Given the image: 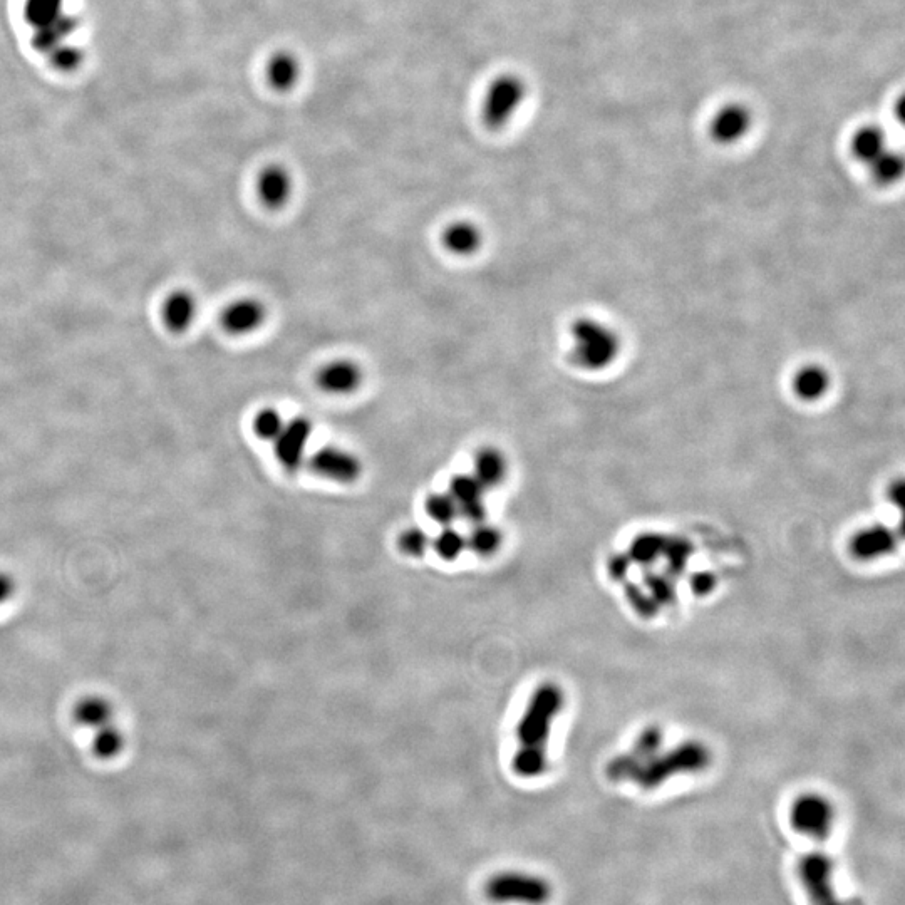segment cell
<instances>
[{
    "label": "cell",
    "mask_w": 905,
    "mask_h": 905,
    "mask_svg": "<svg viewBox=\"0 0 905 905\" xmlns=\"http://www.w3.org/2000/svg\"><path fill=\"white\" fill-rule=\"evenodd\" d=\"M564 706V689L559 684L542 683L533 691L517 726L518 748L512 766L518 776L533 780L549 768L550 735Z\"/></svg>",
    "instance_id": "1"
},
{
    "label": "cell",
    "mask_w": 905,
    "mask_h": 905,
    "mask_svg": "<svg viewBox=\"0 0 905 905\" xmlns=\"http://www.w3.org/2000/svg\"><path fill=\"white\" fill-rule=\"evenodd\" d=\"M713 755L701 741H684L668 750H657L637 766L631 780L642 790H656L674 776L701 773L711 765Z\"/></svg>",
    "instance_id": "2"
},
{
    "label": "cell",
    "mask_w": 905,
    "mask_h": 905,
    "mask_svg": "<svg viewBox=\"0 0 905 905\" xmlns=\"http://www.w3.org/2000/svg\"><path fill=\"white\" fill-rule=\"evenodd\" d=\"M570 359L587 373L611 368L622 352V337L607 322L595 317H579L570 326Z\"/></svg>",
    "instance_id": "3"
},
{
    "label": "cell",
    "mask_w": 905,
    "mask_h": 905,
    "mask_svg": "<svg viewBox=\"0 0 905 905\" xmlns=\"http://www.w3.org/2000/svg\"><path fill=\"white\" fill-rule=\"evenodd\" d=\"M552 892L549 880L513 870L495 875L485 885V895L495 904L545 905Z\"/></svg>",
    "instance_id": "4"
},
{
    "label": "cell",
    "mask_w": 905,
    "mask_h": 905,
    "mask_svg": "<svg viewBox=\"0 0 905 905\" xmlns=\"http://www.w3.org/2000/svg\"><path fill=\"white\" fill-rule=\"evenodd\" d=\"M527 98V86L513 74H502L488 84L487 93L481 103V114L488 128L498 130L510 123Z\"/></svg>",
    "instance_id": "5"
},
{
    "label": "cell",
    "mask_w": 905,
    "mask_h": 905,
    "mask_svg": "<svg viewBox=\"0 0 905 905\" xmlns=\"http://www.w3.org/2000/svg\"><path fill=\"white\" fill-rule=\"evenodd\" d=\"M837 810L832 800L822 793H803L790 807V825L797 833L813 840H827L832 835Z\"/></svg>",
    "instance_id": "6"
},
{
    "label": "cell",
    "mask_w": 905,
    "mask_h": 905,
    "mask_svg": "<svg viewBox=\"0 0 905 905\" xmlns=\"http://www.w3.org/2000/svg\"><path fill=\"white\" fill-rule=\"evenodd\" d=\"M798 877L812 905H843L833 887V862L822 852L803 855Z\"/></svg>",
    "instance_id": "7"
},
{
    "label": "cell",
    "mask_w": 905,
    "mask_h": 905,
    "mask_svg": "<svg viewBox=\"0 0 905 905\" xmlns=\"http://www.w3.org/2000/svg\"><path fill=\"white\" fill-rule=\"evenodd\" d=\"M900 533L884 523L860 528L850 537L849 554L857 562H874L894 554L899 547Z\"/></svg>",
    "instance_id": "8"
},
{
    "label": "cell",
    "mask_w": 905,
    "mask_h": 905,
    "mask_svg": "<svg viewBox=\"0 0 905 905\" xmlns=\"http://www.w3.org/2000/svg\"><path fill=\"white\" fill-rule=\"evenodd\" d=\"M311 435L312 423L304 416L285 421L284 430L274 441L275 456L285 470H299Z\"/></svg>",
    "instance_id": "9"
},
{
    "label": "cell",
    "mask_w": 905,
    "mask_h": 905,
    "mask_svg": "<svg viewBox=\"0 0 905 905\" xmlns=\"http://www.w3.org/2000/svg\"><path fill=\"white\" fill-rule=\"evenodd\" d=\"M309 466L316 475L339 483H352L362 473L361 460L337 446H324L316 451L309 460Z\"/></svg>",
    "instance_id": "10"
},
{
    "label": "cell",
    "mask_w": 905,
    "mask_h": 905,
    "mask_svg": "<svg viewBox=\"0 0 905 905\" xmlns=\"http://www.w3.org/2000/svg\"><path fill=\"white\" fill-rule=\"evenodd\" d=\"M450 493L460 515L473 523H481L487 517L485 488L473 475H456L450 483Z\"/></svg>",
    "instance_id": "11"
},
{
    "label": "cell",
    "mask_w": 905,
    "mask_h": 905,
    "mask_svg": "<svg viewBox=\"0 0 905 905\" xmlns=\"http://www.w3.org/2000/svg\"><path fill=\"white\" fill-rule=\"evenodd\" d=\"M790 386L798 401L815 404L830 393L832 374L822 364L810 362L795 371Z\"/></svg>",
    "instance_id": "12"
},
{
    "label": "cell",
    "mask_w": 905,
    "mask_h": 905,
    "mask_svg": "<svg viewBox=\"0 0 905 905\" xmlns=\"http://www.w3.org/2000/svg\"><path fill=\"white\" fill-rule=\"evenodd\" d=\"M750 128V111L740 104H730L716 113L709 126V133L719 145H735L745 138Z\"/></svg>",
    "instance_id": "13"
},
{
    "label": "cell",
    "mask_w": 905,
    "mask_h": 905,
    "mask_svg": "<svg viewBox=\"0 0 905 905\" xmlns=\"http://www.w3.org/2000/svg\"><path fill=\"white\" fill-rule=\"evenodd\" d=\"M265 319L264 304L257 299L233 300L222 312V326L225 331L235 336H244L254 332Z\"/></svg>",
    "instance_id": "14"
},
{
    "label": "cell",
    "mask_w": 905,
    "mask_h": 905,
    "mask_svg": "<svg viewBox=\"0 0 905 905\" xmlns=\"http://www.w3.org/2000/svg\"><path fill=\"white\" fill-rule=\"evenodd\" d=\"M362 381L361 368L352 361H332L317 373V386L331 394L356 391Z\"/></svg>",
    "instance_id": "15"
},
{
    "label": "cell",
    "mask_w": 905,
    "mask_h": 905,
    "mask_svg": "<svg viewBox=\"0 0 905 905\" xmlns=\"http://www.w3.org/2000/svg\"><path fill=\"white\" fill-rule=\"evenodd\" d=\"M257 193L265 207L277 210L284 207L292 193V178L284 166L270 165L260 171Z\"/></svg>",
    "instance_id": "16"
},
{
    "label": "cell",
    "mask_w": 905,
    "mask_h": 905,
    "mask_svg": "<svg viewBox=\"0 0 905 905\" xmlns=\"http://www.w3.org/2000/svg\"><path fill=\"white\" fill-rule=\"evenodd\" d=\"M161 314L171 331H187L197 317V300L185 290H176L166 297Z\"/></svg>",
    "instance_id": "17"
},
{
    "label": "cell",
    "mask_w": 905,
    "mask_h": 905,
    "mask_svg": "<svg viewBox=\"0 0 905 905\" xmlns=\"http://www.w3.org/2000/svg\"><path fill=\"white\" fill-rule=\"evenodd\" d=\"M508 463L502 451L497 448H483L475 456L473 476L480 481L483 488H497L507 478Z\"/></svg>",
    "instance_id": "18"
},
{
    "label": "cell",
    "mask_w": 905,
    "mask_h": 905,
    "mask_svg": "<svg viewBox=\"0 0 905 905\" xmlns=\"http://www.w3.org/2000/svg\"><path fill=\"white\" fill-rule=\"evenodd\" d=\"M302 68L292 52H275L267 64V79L277 91H290L299 83Z\"/></svg>",
    "instance_id": "19"
},
{
    "label": "cell",
    "mask_w": 905,
    "mask_h": 905,
    "mask_svg": "<svg viewBox=\"0 0 905 905\" xmlns=\"http://www.w3.org/2000/svg\"><path fill=\"white\" fill-rule=\"evenodd\" d=\"M852 153L857 160L862 161L865 165H870L872 161L877 160L889 146H887V136L885 131L879 126H864L855 133L852 138Z\"/></svg>",
    "instance_id": "20"
},
{
    "label": "cell",
    "mask_w": 905,
    "mask_h": 905,
    "mask_svg": "<svg viewBox=\"0 0 905 905\" xmlns=\"http://www.w3.org/2000/svg\"><path fill=\"white\" fill-rule=\"evenodd\" d=\"M443 245L456 255H470L480 249L481 232L470 222H455L446 227Z\"/></svg>",
    "instance_id": "21"
},
{
    "label": "cell",
    "mask_w": 905,
    "mask_h": 905,
    "mask_svg": "<svg viewBox=\"0 0 905 905\" xmlns=\"http://www.w3.org/2000/svg\"><path fill=\"white\" fill-rule=\"evenodd\" d=\"M74 719L84 728L96 731L111 723L113 706L103 696H88L76 704Z\"/></svg>",
    "instance_id": "22"
},
{
    "label": "cell",
    "mask_w": 905,
    "mask_h": 905,
    "mask_svg": "<svg viewBox=\"0 0 905 905\" xmlns=\"http://www.w3.org/2000/svg\"><path fill=\"white\" fill-rule=\"evenodd\" d=\"M68 12L64 11V0H26L24 17L32 31H39L61 21Z\"/></svg>",
    "instance_id": "23"
},
{
    "label": "cell",
    "mask_w": 905,
    "mask_h": 905,
    "mask_svg": "<svg viewBox=\"0 0 905 905\" xmlns=\"http://www.w3.org/2000/svg\"><path fill=\"white\" fill-rule=\"evenodd\" d=\"M74 31H76V21H74L73 17L66 14L56 24L34 31V34H32V46L36 47V51L49 56L54 49L66 44L68 37Z\"/></svg>",
    "instance_id": "24"
},
{
    "label": "cell",
    "mask_w": 905,
    "mask_h": 905,
    "mask_svg": "<svg viewBox=\"0 0 905 905\" xmlns=\"http://www.w3.org/2000/svg\"><path fill=\"white\" fill-rule=\"evenodd\" d=\"M870 173L880 187H890L904 175V158L899 151L887 150L870 163Z\"/></svg>",
    "instance_id": "25"
},
{
    "label": "cell",
    "mask_w": 905,
    "mask_h": 905,
    "mask_svg": "<svg viewBox=\"0 0 905 905\" xmlns=\"http://www.w3.org/2000/svg\"><path fill=\"white\" fill-rule=\"evenodd\" d=\"M503 535L497 527L488 525V523H476L470 537L466 538V545L470 547L476 555L481 557H492L497 554L502 547Z\"/></svg>",
    "instance_id": "26"
},
{
    "label": "cell",
    "mask_w": 905,
    "mask_h": 905,
    "mask_svg": "<svg viewBox=\"0 0 905 905\" xmlns=\"http://www.w3.org/2000/svg\"><path fill=\"white\" fill-rule=\"evenodd\" d=\"M125 735L119 730L118 726L113 723L106 724L103 728H99L94 733L93 751L94 755L101 760H111L123 751L125 748Z\"/></svg>",
    "instance_id": "27"
},
{
    "label": "cell",
    "mask_w": 905,
    "mask_h": 905,
    "mask_svg": "<svg viewBox=\"0 0 905 905\" xmlns=\"http://www.w3.org/2000/svg\"><path fill=\"white\" fill-rule=\"evenodd\" d=\"M431 547L441 560L453 562L465 552L466 537H463L456 528L450 525V527L443 528L435 540H431Z\"/></svg>",
    "instance_id": "28"
},
{
    "label": "cell",
    "mask_w": 905,
    "mask_h": 905,
    "mask_svg": "<svg viewBox=\"0 0 905 905\" xmlns=\"http://www.w3.org/2000/svg\"><path fill=\"white\" fill-rule=\"evenodd\" d=\"M425 508L431 520H435L436 523L445 525V527H450L451 523L455 522L460 515L450 493H433L426 498Z\"/></svg>",
    "instance_id": "29"
},
{
    "label": "cell",
    "mask_w": 905,
    "mask_h": 905,
    "mask_svg": "<svg viewBox=\"0 0 905 905\" xmlns=\"http://www.w3.org/2000/svg\"><path fill=\"white\" fill-rule=\"evenodd\" d=\"M284 426L282 414L274 408L262 409L254 419L255 435L259 436L260 440L275 441L280 431L284 430Z\"/></svg>",
    "instance_id": "30"
},
{
    "label": "cell",
    "mask_w": 905,
    "mask_h": 905,
    "mask_svg": "<svg viewBox=\"0 0 905 905\" xmlns=\"http://www.w3.org/2000/svg\"><path fill=\"white\" fill-rule=\"evenodd\" d=\"M398 547L404 555L423 557L431 547V538L423 528L411 527L399 535Z\"/></svg>",
    "instance_id": "31"
},
{
    "label": "cell",
    "mask_w": 905,
    "mask_h": 905,
    "mask_svg": "<svg viewBox=\"0 0 905 905\" xmlns=\"http://www.w3.org/2000/svg\"><path fill=\"white\" fill-rule=\"evenodd\" d=\"M49 57H51L54 68L66 73V71H74V69L78 68L79 64H81V59H83V54L76 47L63 44V46L54 49L49 54Z\"/></svg>",
    "instance_id": "32"
},
{
    "label": "cell",
    "mask_w": 905,
    "mask_h": 905,
    "mask_svg": "<svg viewBox=\"0 0 905 905\" xmlns=\"http://www.w3.org/2000/svg\"><path fill=\"white\" fill-rule=\"evenodd\" d=\"M14 592H16L14 579L6 572H0V606H4L6 602H9Z\"/></svg>",
    "instance_id": "33"
},
{
    "label": "cell",
    "mask_w": 905,
    "mask_h": 905,
    "mask_svg": "<svg viewBox=\"0 0 905 905\" xmlns=\"http://www.w3.org/2000/svg\"><path fill=\"white\" fill-rule=\"evenodd\" d=\"M887 497H889L890 502L895 503L897 507H902V503H904V483H902V480L894 481V483L890 485Z\"/></svg>",
    "instance_id": "34"
}]
</instances>
